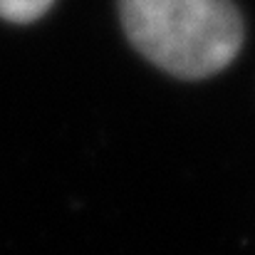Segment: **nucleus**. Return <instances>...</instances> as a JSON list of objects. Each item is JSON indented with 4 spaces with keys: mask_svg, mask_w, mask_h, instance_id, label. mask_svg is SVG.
<instances>
[{
    "mask_svg": "<svg viewBox=\"0 0 255 255\" xmlns=\"http://www.w3.org/2000/svg\"><path fill=\"white\" fill-rule=\"evenodd\" d=\"M131 45L183 80L221 72L238 55L243 25L228 0H119Z\"/></svg>",
    "mask_w": 255,
    "mask_h": 255,
    "instance_id": "1",
    "label": "nucleus"
},
{
    "mask_svg": "<svg viewBox=\"0 0 255 255\" xmlns=\"http://www.w3.org/2000/svg\"><path fill=\"white\" fill-rule=\"evenodd\" d=\"M55 0H0V17L10 22H32L42 17Z\"/></svg>",
    "mask_w": 255,
    "mask_h": 255,
    "instance_id": "2",
    "label": "nucleus"
}]
</instances>
